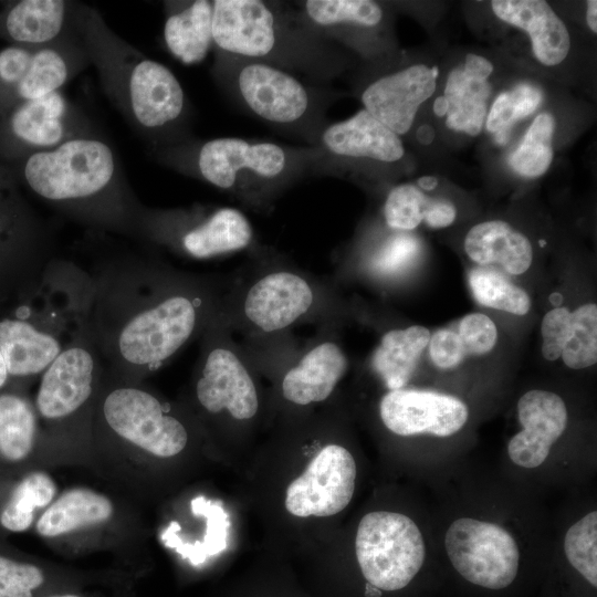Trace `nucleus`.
I'll return each mask as SVG.
<instances>
[{
	"mask_svg": "<svg viewBox=\"0 0 597 597\" xmlns=\"http://www.w3.org/2000/svg\"><path fill=\"white\" fill-rule=\"evenodd\" d=\"M91 275L87 328L103 363L123 379L157 370L200 337L220 313L226 287L139 258L105 262Z\"/></svg>",
	"mask_w": 597,
	"mask_h": 597,
	"instance_id": "obj_1",
	"label": "nucleus"
},
{
	"mask_svg": "<svg viewBox=\"0 0 597 597\" xmlns=\"http://www.w3.org/2000/svg\"><path fill=\"white\" fill-rule=\"evenodd\" d=\"M256 262L224 287L220 310L232 332L249 337L245 348L281 342L305 322L327 324L335 306L327 283L281 260L262 255Z\"/></svg>",
	"mask_w": 597,
	"mask_h": 597,
	"instance_id": "obj_2",
	"label": "nucleus"
},
{
	"mask_svg": "<svg viewBox=\"0 0 597 597\" xmlns=\"http://www.w3.org/2000/svg\"><path fill=\"white\" fill-rule=\"evenodd\" d=\"M23 179L42 199L84 219L138 228L139 212L114 193L115 159L105 143L72 137L55 148L32 153L23 164Z\"/></svg>",
	"mask_w": 597,
	"mask_h": 597,
	"instance_id": "obj_3",
	"label": "nucleus"
},
{
	"mask_svg": "<svg viewBox=\"0 0 597 597\" xmlns=\"http://www.w3.org/2000/svg\"><path fill=\"white\" fill-rule=\"evenodd\" d=\"M24 305L0 316V350L10 377L41 376L87 325L84 290L73 276L46 271L23 294Z\"/></svg>",
	"mask_w": 597,
	"mask_h": 597,
	"instance_id": "obj_4",
	"label": "nucleus"
},
{
	"mask_svg": "<svg viewBox=\"0 0 597 597\" xmlns=\"http://www.w3.org/2000/svg\"><path fill=\"white\" fill-rule=\"evenodd\" d=\"M232 334L220 313L201 334L193 392L206 412L248 421L260 408L255 363Z\"/></svg>",
	"mask_w": 597,
	"mask_h": 597,
	"instance_id": "obj_5",
	"label": "nucleus"
},
{
	"mask_svg": "<svg viewBox=\"0 0 597 597\" xmlns=\"http://www.w3.org/2000/svg\"><path fill=\"white\" fill-rule=\"evenodd\" d=\"M138 229L154 242L195 260L245 250L254 239L247 216L232 207L209 211L139 212Z\"/></svg>",
	"mask_w": 597,
	"mask_h": 597,
	"instance_id": "obj_6",
	"label": "nucleus"
},
{
	"mask_svg": "<svg viewBox=\"0 0 597 597\" xmlns=\"http://www.w3.org/2000/svg\"><path fill=\"white\" fill-rule=\"evenodd\" d=\"M355 551L366 580L387 591L406 587L421 569L426 556L417 524L405 514L388 511L363 516Z\"/></svg>",
	"mask_w": 597,
	"mask_h": 597,
	"instance_id": "obj_7",
	"label": "nucleus"
},
{
	"mask_svg": "<svg viewBox=\"0 0 597 597\" xmlns=\"http://www.w3.org/2000/svg\"><path fill=\"white\" fill-rule=\"evenodd\" d=\"M105 425L117 437L157 457L180 453L189 433L168 404L135 385H117L101 401Z\"/></svg>",
	"mask_w": 597,
	"mask_h": 597,
	"instance_id": "obj_8",
	"label": "nucleus"
},
{
	"mask_svg": "<svg viewBox=\"0 0 597 597\" xmlns=\"http://www.w3.org/2000/svg\"><path fill=\"white\" fill-rule=\"evenodd\" d=\"M253 359H275L285 365L280 378L282 397L295 406L325 401L335 390L348 368V358L339 343L323 332L302 348L284 339L249 352Z\"/></svg>",
	"mask_w": 597,
	"mask_h": 597,
	"instance_id": "obj_9",
	"label": "nucleus"
},
{
	"mask_svg": "<svg viewBox=\"0 0 597 597\" xmlns=\"http://www.w3.org/2000/svg\"><path fill=\"white\" fill-rule=\"evenodd\" d=\"M291 167L290 155L274 143L219 137L206 142L197 155V168L213 187L245 195L280 181Z\"/></svg>",
	"mask_w": 597,
	"mask_h": 597,
	"instance_id": "obj_10",
	"label": "nucleus"
},
{
	"mask_svg": "<svg viewBox=\"0 0 597 597\" xmlns=\"http://www.w3.org/2000/svg\"><path fill=\"white\" fill-rule=\"evenodd\" d=\"M444 547L455 570L474 585L503 589L517 575L520 549L516 541L495 523L458 519L447 530Z\"/></svg>",
	"mask_w": 597,
	"mask_h": 597,
	"instance_id": "obj_11",
	"label": "nucleus"
},
{
	"mask_svg": "<svg viewBox=\"0 0 597 597\" xmlns=\"http://www.w3.org/2000/svg\"><path fill=\"white\" fill-rule=\"evenodd\" d=\"M103 360L86 327L42 373L35 398L39 415L49 421L75 416L93 398Z\"/></svg>",
	"mask_w": 597,
	"mask_h": 597,
	"instance_id": "obj_12",
	"label": "nucleus"
},
{
	"mask_svg": "<svg viewBox=\"0 0 597 597\" xmlns=\"http://www.w3.org/2000/svg\"><path fill=\"white\" fill-rule=\"evenodd\" d=\"M356 480L352 453L338 444L325 446L286 490L285 507L300 517L331 516L350 502Z\"/></svg>",
	"mask_w": 597,
	"mask_h": 597,
	"instance_id": "obj_13",
	"label": "nucleus"
},
{
	"mask_svg": "<svg viewBox=\"0 0 597 597\" xmlns=\"http://www.w3.org/2000/svg\"><path fill=\"white\" fill-rule=\"evenodd\" d=\"M282 36L277 13L266 2L213 1L212 41L224 53L265 62L276 54Z\"/></svg>",
	"mask_w": 597,
	"mask_h": 597,
	"instance_id": "obj_14",
	"label": "nucleus"
},
{
	"mask_svg": "<svg viewBox=\"0 0 597 597\" xmlns=\"http://www.w3.org/2000/svg\"><path fill=\"white\" fill-rule=\"evenodd\" d=\"M233 83L244 106L274 125L298 123L311 108V96L303 83L266 61L241 62Z\"/></svg>",
	"mask_w": 597,
	"mask_h": 597,
	"instance_id": "obj_15",
	"label": "nucleus"
},
{
	"mask_svg": "<svg viewBox=\"0 0 597 597\" xmlns=\"http://www.w3.org/2000/svg\"><path fill=\"white\" fill-rule=\"evenodd\" d=\"M379 417L395 434H430L439 438L459 432L469 409L455 396L434 390L399 388L388 390L379 401Z\"/></svg>",
	"mask_w": 597,
	"mask_h": 597,
	"instance_id": "obj_16",
	"label": "nucleus"
},
{
	"mask_svg": "<svg viewBox=\"0 0 597 597\" xmlns=\"http://www.w3.org/2000/svg\"><path fill=\"white\" fill-rule=\"evenodd\" d=\"M51 260L10 185L0 176V291L15 289L22 295Z\"/></svg>",
	"mask_w": 597,
	"mask_h": 597,
	"instance_id": "obj_17",
	"label": "nucleus"
},
{
	"mask_svg": "<svg viewBox=\"0 0 597 597\" xmlns=\"http://www.w3.org/2000/svg\"><path fill=\"white\" fill-rule=\"evenodd\" d=\"M438 69L413 64L370 83L362 94L364 108L398 136L413 125L419 107L436 90Z\"/></svg>",
	"mask_w": 597,
	"mask_h": 597,
	"instance_id": "obj_18",
	"label": "nucleus"
},
{
	"mask_svg": "<svg viewBox=\"0 0 597 597\" xmlns=\"http://www.w3.org/2000/svg\"><path fill=\"white\" fill-rule=\"evenodd\" d=\"M517 416L522 430L511 438L509 457L519 467L537 468L566 430V405L555 392L533 389L519 399Z\"/></svg>",
	"mask_w": 597,
	"mask_h": 597,
	"instance_id": "obj_19",
	"label": "nucleus"
},
{
	"mask_svg": "<svg viewBox=\"0 0 597 597\" xmlns=\"http://www.w3.org/2000/svg\"><path fill=\"white\" fill-rule=\"evenodd\" d=\"M126 75L128 107L140 127L164 128L180 117L185 107L184 88L166 65L138 57Z\"/></svg>",
	"mask_w": 597,
	"mask_h": 597,
	"instance_id": "obj_20",
	"label": "nucleus"
},
{
	"mask_svg": "<svg viewBox=\"0 0 597 597\" xmlns=\"http://www.w3.org/2000/svg\"><path fill=\"white\" fill-rule=\"evenodd\" d=\"M493 64L484 56L469 53L447 77L442 98L446 104V126L470 136L481 133L488 114L492 85L489 81Z\"/></svg>",
	"mask_w": 597,
	"mask_h": 597,
	"instance_id": "obj_21",
	"label": "nucleus"
},
{
	"mask_svg": "<svg viewBox=\"0 0 597 597\" xmlns=\"http://www.w3.org/2000/svg\"><path fill=\"white\" fill-rule=\"evenodd\" d=\"M493 13L525 31L536 60L546 66L561 64L568 55L570 36L565 23L543 0H494Z\"/></svg>",
	"mask_w": 597,
	"mask_h": 597,
	"instance_id": "obj_22",
	"label": "nucleus"
},
{
	"mask_svg": "<svg viewBox=\"0 0 597 597\" xmlns=\"http://www.w3.org/2000/svg\"><path fill=\"white\" fill-rule=\"evenodd\" d=\"M326 153L342 158L396 163L405 155L400 137L365 108L327 126L321 136Z\"/></svg>",
	"mask_w": 597,
	"mask_h": 597,
	"instance_id": "obj_23",
	"label": "nucleus"
},
{
	"mask_svg": "<svg viewBox=\"0 0 597 597\" xmlns=\"http://www.w3.org/2000/svg\"><path fill=\"white\" fill-rule=\"evenodd\" d=\"M4 115L11 138L35 151L55 148L72 138L70 107L60 91L22 102Z\"/></svg>",
	"mask_w": 597,
	"mask_h": 597,
	"instance_id": "obj_24",
	"label": "nucleus"
},
{
	"mask_svg": "<svg viewBox=\"0 0 597 597\" xmlns=\"http://www.w3.org/2000/svg\"><path fill=\"white\" fill-rule=\"evenodd\" d=\"M463 247L478 266H493L511 275L525 273L533 261L530 239L503 220L474 224L468 231Z\"/></svg>",
	"mask_w": 597,
	"mask_h": 597,
	"instance_id": "obj_25",
	"label": "nucleus"
},
{
	"mask_svg": "<svg viewBox=\"0 0 597 597\" xmlns=\"http://www.w3.org/2000/svg\"><path fill=\"white\" fill-rule=\"evenodd\" d=\"M498 342L495 323L483 313H469L455 328H440L429 339L431 362L442 370L460 366L467 357L489 354Z\"/></svg>",
	"mask_w": 597,
	"mask_h": 597,
	"instance_id": "obj_26",
	"label": "nucleus"
},
{
	"mask_svg": "<svg viewBox=\"0 0 597 597\" xmlns=\"http://www.w3.org/2000/svg\"><path fill=\"white\" fill-rule=\"evenodd\" d=\"M430 331L421 325L387 331L370 356L371 370L389 390L404 388L428 346Z\"/></svg>",
	"mask_w": 597,
	"mask_h": 597,
	"instance_id": "obj_27",
	"label": "nucleus"
},
{
	"mask_svg": "<svg viewBox=\"0 0 597 597\" xmlns=\"http://www.w3.org/2000/svg\"><path fill=\"white\" fill-rule=\"evenodd\" d=\"M213 1L197 0L170 13L164 25L168 51L186 65L206 59L212 41Z\"/></svg>",
	"mask_w": 597,
	"mask_h": 597,
	"instance_id": "obj_28",
	"label": "nucleus"
},
{
	"mask_svg": "<svg viewBox=\"0 0 597 597\" xmlns=\"http://www.w3.org/2000/svg\"><path fill=\"white\" fill-rule=\"evenodd\" d=\"M66 3L61 0H23L4 13L6 34L19 45L45 46L61 32Z\"/></svg>",
	"mask_w": 597,
	"mask_h": 597,
	"instance_id": "obj_29",
	"label": "nucleus"
},
{
	"mask_svg": "<svg viewBox=\"0 0 597 597\" xmlns=\"http://www.w3.org/2000/svg\"><path fill=\"white\" fill-rule=\"evenodd\" d=\"M113 513L111 501L88 489L64 492L41 515L36 531L42 536H56L76 528L106 521Z\"/></svg>",
	"mask_w": 597,
	"mask_h": 597,
	"instance_id": "obj_30",
	"label": "nucleus"
},
{
	"mask_svg": "<svg viewBox=\"0 0 597 597\" xmlns=\"http://www.w3.org/2000/svg\"><path fill=\"white\" fill-rule=\"evenodd\" d=\"M192 514L207 519V530L202 542L193 544L182 542L176 533L180 530L177 522H171L161 538L166 546L174 548L193 565H199L208 556L219 554L227 548L229 516L219 503L197 496L191 501Z\"/></svg>",
	"mask_w": 597,
	"mask_h": 597,
	"instance_id": "obj_31",
	"label": "nucleus"
},
{
	"mask_svg": "<svg viewBox=\"0 0 597 597\" xmlns=\"http://www.w3.org/2000/svg\"><path fill=\"white\" fill-rule=\"evenodd\" d=\"M69 74V63L61 51L49 45L35 48L29 69L14 88L4 114L22 102L60 91Z\"/></svg>",
	"mask_w": 597,
	"mask_h": 597,
	"instance_id": "obj_32",
	"label": "nucleus"
},
{
	"mask_svg": "<svg viewBox=\"0 0 597 597\" xmlns=\"http://www.w3.org/2000/svg\"><path fill=\"white\" fill-rule=\"evenodd\" d=\"M303 12L308 22L326 33L349 27L375 28L384 17L381 7L371 0H307Z\"/></svg>",
	"mask_w": 597,
	"mask_h": 597,
	"instance_id": "obj_33",
	"label": "nucleus"
},
{
	"mask_svg": "<svg viewBox=\"0 0 597 597\" xmlns=\"http://www.w3.org/2000/svg\"><path fill=\"white\" fill-rule=\"evenodd\" d=\"M36 434V415L31 404L15 394L0 395V453L10 461L24 459Z\"/></svg>",
	"mask_w": 597,
	"mask_h": 597,
	"instance_id": "obj_34",
	"label": "nucleus"
},
{
	"mask_svg": "<svg viewBox=\"0 0 597 597\" xmlns=\"http://www.w3.org/2000/svg\"><path fill=\"white\" fill-rule=\"evenodd\" d=\"M469 286L475 301L490 308L525 315L532 301L526 291L514 284L503 271L475 266L469 272Z\"/></svg>",
	"mask_w": 597,
	"mask_h": 597,
	"instance_id": "obj_35",
	"label": "nucleus"
},
{
	"mask_svg": "<svg viewBox=\"0 0 597 597\" xmlns=\"http://www.w3.org/2000/svg\"><path fill=\"white\" fill-rule=\"evenodd\" d=\"M555 118L540 113L531 123L517 147L509 156L510 167L520 176L536 178L544 175L553 160Z\"/></svg>",
	"mask_w": 597,
	"mask_h": 597,
	"instance_id": "obj_36",
	"label": "nucleus"
},
{
	"mask_svg": "<svg viewBox=\"0 0 597 597\" xmlns=\"http://www.w3.org/2000/svg\"><path fill=\"white\" fill-rule=\"evenodd\" d=\"M542 91L531 83H520L510 91L500 93L492 103L485 117V128L494 134L499 145H506L511 138L513 125L540 106Z\"/></svg>",
	"mask_w": 597,
	"mask_h": 597,
	"instance_id": "obj_37",
	"label": "nucleus"
},
{
	"mask_svg": "<svg viewBox=\"0 0 597 597\" xmlns=\"http://www.w3.org/2000/svg\"><path fill=\"white\" fill-rule=\"evenodd\" d=\"M56 486L51 476L43 472L28 474L13 490L0 515V523L12 532L28 530L34 510L48 505L54 498Z\"/></svg>",
	"mask_w": 597,
	"mask_h": 597,
	"instance_id": "obj_38",
	"label": "nucleus"
},
{
	"mask_svg": "<svg viewBox=\"0 0 597 597\" xmlns=\"http://www.w3.org/2000/svg\"><path fill=\"white\" fill-rule=\"evenodd\" d=\"M561 358L572 369H584L597 362V306L586 303L570 313L568 338Z\"/></svg>",
	"mask_w": 597,
	"mask_h": 597,
	"instance_id": "obj_39",
	"label": "nucleus"
},
{
	"mask_svg": "<svg viewBox=\"0 0 597 597\" xmlns=\"http://www.w3.org/2000/svg\"><path fill=\"white\" fill-rule=\"evenodd\" d=\"M564 552L569 564L594 587L597 586V512L593 511L566 532Z\"/></svg>",
	"mask_w": 597,
	"mask_h": 597,
	"instance_id": "obj_40",
	"label": "nucleus"
},
{
	"mask_svg": "<svg viewBox=\"0 0 597 597\" xmlns=\"http://www.w3.org/2000/svg\"><path fill=\"white\" fill-rule=\"evenodd\" d=\"M430 198L413 184H401L387 195L384 219L391 230L405 232L416 229L422 221Z\"/></svg>",
	"mask_w": 597,
	"mask_h": 597,
	"instance_id": "obj_41",
	"label": "nucleus"
},
{
	"mask_svg": "<svg viewBox=\"0 0 597 597\" xmlns=\"http://www.w3.org/2000/svg\"><path fill=\"white\" fill-rule=\"evenodd\" d=\"M44 580L40 568L0 555V597H33Z\"/></svg>",
	"mask_w": 597,
	"mask_h": 597,
	"instance_id": "obj_42",
	"label": "nucleus"
},
{
	"mask_svg": "<svg viewBox=\"0 0 597 597\" xmlns=\"http://www.w3.org/2000/svg\"><path fill=\"white\" fill-rule=\"evenodd\" d=\"M570 311L566 307H554L543 317L541 324L542 355L546 360L555 362L561 358L564 345L568 338Z\"/></svg>",
	"mask_w": 597,
	"mask_h": 597,
	"instance_id": "obj_43",
	"label": "nucleus"
},
{
	"mask_svg": "<svg viewBox=\"0 0 597 597\" xmlns=\"http://www.w3.org/2000/svg\"><path fill=\"white\" fill-rule=\"evenodd\" d=\"M417 251V242L400 232L387 240L376 252L370 264L375 272L379 274L395 273L400 269Z\"/></svg>",
	"mask_w": 597,
	"mask_h": 597,
	"instance_id": "obj_44",
	"label": "nucleus"
},
{
	"mask_svg": "<svg viewBox=\"0 0 597 597\" xmlns=\"http://www.w3.org/2000/svg\"><path fill=\"white\" fill-rule=\"evenodd\" d=\"M457 218L455 206L443 198L432 199L426 208L423 221L426 224L433 229H441L449 227Z\"/></svg>",
	"mask_w": 597,
	"mask_h": 597,
	"instance_id": "obj_45",
	"label": "nucleus"
},
{
	"mask_svg": "<svg viewBox=\"0 0 597 597\" xmlns=\"http://www.w3.org/2000/svg\"><path fill=\"white\" fill-rule=\"evenodd\" d=\"M417 140L422 145H430L434 139V129L429 124H423L416 132Z\"/></svg>",
	"mask_w": 597,
	"mask_h": 597,
	"instance_id": "obj_46",
	"label": "nucleus"
},
{
	"mask_svg": "<svg viewBox=\"0 0 597 597\" xmlns=\"http://www.w3.org/2000/svg\"><path fill=\"white\" fill-rule=\"evenodd\" d=\"M587 3V10H586V21L589 27V29L596 33L597 32V1L596 0H589Z\"/></svg>",
	"mask_w": 597,
	"mask_h": 597,
	"instance_id": "obj_47",
	"label": "nucleus"
},
{
	"mask_svg": "<svg viewBox=\"0 0 597 597\" xmlns=\"http://www.w3.org/2000/svg\"><path fill=\"white\" fill-rule=\"evenodd\" d=\"M439 181L433 176H422L417 179V187L420 190H434L438 186Z\"/></svg>",
	"mask_w": 597,
	"mask_h": 597,
	"instance_id": "obj_48",
	"label": "nucleus"
},
{
	"mask_svg": "<svg viewBox=\"0 0 597 597\" xmlns=\"http://www.w3.org/2000/svg\"><path fill=\"white\" fill-rule=\"evenodd\" d=\"M10 378L4 357L0 350V389L7 384Z\"/></svg>",
	"mask_w": 597,
	"mask_h": 597,
	"instance_id": "obj_49",
	"label": "nucleus"
},
{
	"mask_svg": "<svg viewBox=\"0 0 597 597\" xmlns=\"http://www.w3.org/2000/svg\"><path fill=\"white\" fill-rule=\"evenodd\" d=\"M381 589L374 586L370 583H366L365 585V597H380L381 596Z\"/></svg>",
	"mask_w": 597,
	"mask_h": 597,
	"instance_id": "obj_50",
	"label": "nucleus"
},
{
	"mask_svg": "<svg viewBox=\"0 0 597 597\" xmlns=\"http://www.w3.org/2000/svg\"><path fill=\"white\" fill-rule=\"evenodd\" d=\"M53 597H77L75 595H63V596H53Z\"/></svg>",
	"mask_w": 597,
	"mask_h": 597,
	"instance_id": "obj_51",
	"label": "nucleus"
}]
</instances>
